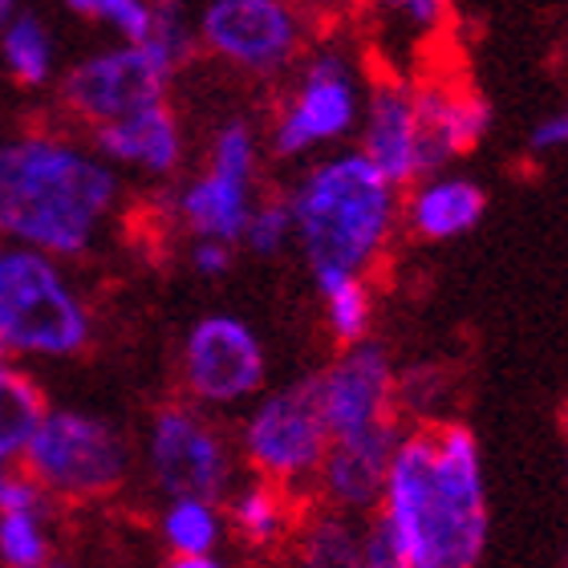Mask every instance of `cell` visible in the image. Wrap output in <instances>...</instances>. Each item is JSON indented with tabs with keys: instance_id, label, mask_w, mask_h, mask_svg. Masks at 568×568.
Segmentation results:
<instances>
[{
	"instance_id": "obj_1",
	"label": "cell",
	"mask_w": 568,
	"mask_h": 568,
	"mask_svg": "<svg viewBox=\"0 0 568 568\" xmlns=\"http://www.w3.org/2000/svg\"><path fill=\"white\" fill-rule=\"evenodd\" d=\"M406 568H479L487 548V479L479 438L463 423H423L398 438L374 511Z\"/></svg>"
},
{
	"instance_id": "obj_2",
	"label": "cell",
	"mask_w": 568,
	"mask_h": 568,
	"mask_svg": "<svg viewBox=\"0 0 568 568\" xmlns=\"http://www.w3.org/2000/svg\"><path fill=\"white\" fill-rule=\"evenodd\" d=\"M122 203V175L90 142L61 131L0 139V244L78 261L94 248Z\"/></svg>"
},
{
	"instance_id": "obj_3",
	"label": "cell",
	"mask_w": 568,
	"mask_h": 568,
	"mask_svg": "<svg viewBox=\"0 0 568 568\" xmlns=\"http://www.w3.org/2000/svg\"><path fill=\"white\" fill-rule=\"evenodd\" d=\"M284 203L293 215V244L305 256L317 293L345 281H366L403 220V191L357 146L308 163Z\"/></svg>"
},
{
	"instance_id": "obj_4",
	"label": "cell",
	"mask_w": 568,
	"mask_h": 568,
	"mask_svg": "<svg viewBox=\"0 0 568 568\" xmlns=\"http://www.w3.org/2000/svg\"><path fill=\"white\" fill-rule=\"evenodd\" d=\"M90 337V305L61 261L0 244V345L9 357H73Z\"/></svg>"
},
{
	"instance_id": "obj_5",
	"label": "cell",
	"mask_w": 568,
	"mask_h": 568,
	"mask_svg": "<svg viewBox=\"0 0 568 568\" xmlns=\"http://www.w3.org/2000/svg\"><path fill=\"white\" fill-rule=\"evenodd\" d=\"M24 475L49 499L94 504L114 496L131 475V443L106 418L49 410L24 447Z\"/></svg>"
},
{
	"instance_id": "obj_6",
	"label": "cell",
	"mask_w": 568,
	"mask_h": 568,
	"mask_svg": "<svg viewBox=\"0 0 568 568\" xmlns=\"http://www.w3.org/2000/svg\"><path fill=\"white\" fill-rule=\"evenodd\" d=\"M366 85L357 78V65L349 49L317 45L301 65L296 78L268 126V151L273 159H305L313 151H329L349 134H357L362 122Z\"/></svg>"
},
{
	"instance_id": "obj_7",
	"label": "cell",
	"mask_w": 568,
	"mask_h": 568,
	"mask_svg": "<svg viewBox=\"0 0 568 568\" xmlns=\"http://www.w3.org/2000/svg\"><path fill=\"white\" fill-rule=\"evenodd\" d=\"M329 447L333 435L321 415L317 378H296L268 390L240 423V455L256 479H268L293 496L313 491Z\"/></svg>"
},
{
	"instance_id": "obj_8",
	"label": "cell",
	"mask_w": 568,
	"mask_h": 568,
	"mask_svg": "<svg viewBox=\"0 0 568 568\" xmlns=\"http://www.w3.org/2000/svg\"><path fill=\"white\" fill-rule=\"evenodd\" d=\"M256 179H261V139L252 122L227 119L207 142V163L183 179L171 195V212L191 240H220L236 248L244 240L248 215L256 207Z\"/></svg>"
},
{
	"instance_id": "obj_9",
	"label": "cell",
	"mask_w": 568,
	"mask_h": 568,
	"mask_svg": "<svg viewBox=\"0 0 568 568\" xmlns=\"http://www.w3.org/2000/svg\"><path fill=\"white\" fill-rule=\"evenodd\" d=\"M195 41L227 70L281 78L305 53V9L296 0H207L195 17Z\"/></svg>"
},
{
	"instance_id": "obj_10",
	"label": "cell",
	"mask_w": 568,
	"mask_h": 568,
	"mask_svg": "<svg viewBox=\"0 0 568 568\" xmlns=\"http://www.w3.org/2000/svg\"><path fill=\"white\" fill-rule=\"evenodd\" d=\"M171 73L146 53L142 45H114L94 49L82 61L58 78V106L70 114L78 126L98 131L110 122H122L146 106L166 102Z\"/></svg>"
},
{
	"instance_id": "obj_11",
	"label": "cell",
	"mask_w": 568,
	"mask_h": 568,
	"mask_svg": "<svg viewBox=\"0 0 568 568\" xmlns=\"http://www.w3.org/2000/svg\"><path fill=\"white\" fill-rule=\"evenodd\" d=\"M146 471L166 499H207L224 504L232 496V447L207 423L200 406L171 403L154 410L146 430Z\"/></svg>"
},
{
	"instance_id": "obj_12",
	"label": "cell",
	"mask_w": 568,
	"mask_h": 568,
	"mask_svg": "<svg viewBox=\"0 0 568 568\" xmlns=\"http://www.w3.org/2000/svg\"><path fill=\"white\" fill-rule=\"evenodd\" d=\"M183 390L200 410H227L264 390L268 357L261 333L236 313H207L183 337Z\"/></svg>"
},
{
	"instance_id": "obj_13",
	"label": "cell",
	"mask_w": 568,
	"mask_h": 568,
	"mask_svg": "<svg viewBox=\"0 0 568 568\" xmlns=\"http://www.w3.org/2000/svg\"><path fill=\"white\" fill-rule=\"evenodd\" d=\"M317 378L321 415L333 438H354L394 423V362L378 342L345 345Z\"/></svg>"
},
{
	"instance_id": "obj_14",
	"label": "cell",
	"mask_w": 568,
	"mask_h": 568,
	"mask_svg": "<svg viewBox=\"0 0 568 568\" xmlns=\"http://www.w3.org/2000/svg\"><path fill=\"white\" fill-rule=\"evenodd\" d=\"M357 151L390 179L394 187H415L423 179L418 159V110L415 82L406 78H382L366 85L362 122H357Z\"/></svg>"
},
{
	"instance_id": "obj_15",
	"label": "cell",
	"mask_w": 568,
	"mask_h": 568,
	"mask_svg": "<svg viewBox=\"0 0 568 568\" xmlns=\"http://www.w3.org/2000/svg\"><path fill=\"white\" fill-rule=\"evenodd\" d=\"M398 438H403L398 423H386L378 430H366V435L354 438H333L329 455L317 471V484H313L325 511H337L349 520L374 516L382 504V491H386V475H390Z\"/></svg>"
},
{
	"instance_id": "obj_16",
	"label": "cell",
	"mask_w": 568,
	"mask_h": 568,
	"mask_svg": "<svg viewBox=\"0 0 568 568\" xmlns=\"http://www.w3.org/2000/svg\"><path fill=\"white\" fill-rule=\"evenodd\" d=\"M90 146L102 163L114 171H139L151 179H171L187 159V139H183V122L171 110V102L146 106L139 114L110 126L90 131Z\"/></svg>"
},
{
	"instance_id": "obj_17",
	"label": "cell",
	"mask_w": 568,
	"mask_h": 568,
	"mask_svg": "<svg viewBox=\"0 0 568 568\" xmlns=\"http://www.w3.org/2000/svg\"><path fill=\"white\" fill-rule=\"evenodd\" d=\"M487 212V191L467 175H438L418 179L410 195L403 200V220L418 240L443 244V240L467 236Z\"/></svg>"
},
{
	"instance_id": "obj_18",
	"label": "cell",
	"mask_w": 568,
	"mask_h": 568,
	"mask_svg": "<svg viewBox=\"0 0 568 568\" xmlns=\"http://www.w3.org/2000/svg\"><path fill=\"white\" fill-rule=\"evenodd\" d=\"M224 520L244 548L268 552V548L284 545V536L293 532V491H284L268 479L232 487Z\"/></svg>"
},
{
	"instance_id": "obj_19",
	"label": "cell",
	"mask_w": 568,
	"mask_h": 568,
	"mask_svg": "<svg viewBox=\"0 0 568 568\" xmlns=\"http://www.w3.org/2000/svg\"><path fill=\"white\" fill-rule=\"evenodd\" d=\"M0 70L21 90H45L58 78V41L37 12L17 9L0 24Z\"/></svg>"
},
{
	"instance_id": "obj_20",
	"label": "cell",
	"mask_w": 568,
	"mask_h": 568,
	"mask_svg": "<svg viewBox=\"0 0 568 568\" xmlns=\"http://www.w3.org/2000/svg\"><path fill=\"white\" fill-rule=\"evenodd\" d=\"M49 415L45 390L24 369L0 366V463L21 459L29 438L37 435L41 418Z\"/></svg>"
},
{
	"instance_id": "obj_21",
	"label": "cell",
	"mask_w": 568,
	"mask_h": 568,
	"mask_svg": "<svg viewBox=\"0 0 568 568\" xmlns=\"http://www.w3.org/2000/svg\"><path fill=\"white\" fill-rule=\"evenodd\" d=\"M159 532L171 557H215V548L224 540L227 520L220 504L207 499H166L159 516Z\"/></svg>"
},
{
	"instance_id": "obj_22",
	"label": "cell",
	"mask_w": 568,
	"mask_h": 568,
	"mask_svg": "<svg viewBox=\"0 0 568 568\" xmlns=\"http://www.w3.org/2000/svg\"><path fill=\"white\" fill-rule=\"evenodd\" d=\"M293 568H362V524L321 511L296 536Z\"/></svg>"
},
{
	"instance_id": "obj_23",
	"label": "cell",
	"mask_w": 568,
	"mask_h": 568,
	"mask_svg": "<svg viewBox=\"0 0 568 568\" xmlns=\"http://www.w3.org/2000/svg\"><path fill=\"white\" fill-rule=\"evenodd\" d=\"M142 49H146L171 78L200 53L187 0H151V33H146Z\"/></svg>"
},
{
	"instance_id": "obj_24",
	"label": "cell",
	"mask_w": 568,
	"mask_h": 568,
	"mask_svg": "<svg viewBox=\"0 0 568 568\" xmlns=\"http://www.w3.org/2000/svg\"><path fill=\"white\" fill-rule=\"evenodd\" d=\"M386 33H394L403 45H423L443 33L450 17V0H369Z\"/></svg>"
},
{
	"instance_id": "obj_25",
	"label": "cell",
	"mask_w": 568,
	"mask_h": 568,
	"mask_svg": "<svg viewBox=\"0 0 568 568\" xmlns=\"http://www.w3.org/2000/svg\"><path fill=\"white\" fill-rule=\"evenodd\" d=\"M325 301V325H329L333 342L342 345H357L366 342L369 321H374V296H369L366 281H345L329 293H321Z\"/></svg>"
},
{
	"instance_id": "obj_26",
	"label": "cell",
	"mask_w": 568,
	"mask_h": 568,
	"mask_svg": "<svg viewBox=\"0 0 568 568\" xmlns=\"http://www.w3.org/2000/svg\"><path fill=\"white\" fill-rule=\"evenodd\" d=\"M78 21L102 24L122 45H142L151 33V0H65Z\"/></svg>"
},
{
	"instance_id": "obj_27",
	"label": "cell",
	"mask_w": 568,
	"mask_h": 568,
	"mask_svg": "<svg viewBox=\"0 0 568 568\" xmlns=\"http://www.w3.org/2000/svg\"><path fill=\"white\" fill-rule=\"evenodd\" d=\"M0 565L4 568L49 565L45 516H37V511H4L0 516Z\"/></svg>"
},
{
	"instance_id": "obj_28",
	"label": "cell",
	"mask_w": 568,
	"mask_h": 568,
	"mask_svg": "<svg viewBox=\"0 0 568 568\" xmlns=\"http://www.w3.org/2000/svg\"><path fill=\"white\" fill-rule=\"evenodd\" d=\"M252 256H276L284 252V244H293V215H288V203L284 195H268V200H256L248 215V227H244V240H240Z\"/></svg>"
},
{
	"instance_id": "obj_29",
	"label": "cell",
	"mask_w": 568,
	"mask_h": 568,
	"mask_svg": "<svg viewBox=\"0 0 568 568\" xmlns=\"http://www.w3.org/2000/svg\"><path fill=\"white\" fill-rule=\"evenodd\" d=\"M4 511H37V516H45L49 496L24 471H9L0 479V516Z\"/></svg>"
},
{
	"instance_id": "obj_30",
	"label": "cell",
	"mask_w": 568,
	"mask_h": 568,
	"mask_svg": "<svg viewBox=\"0 0 568 568\" xmlns=\"http://www.w3.org/2000/svg\"><path fill=\"white\" fill-rule=\"evenodd\" d=\"M362 568H406L390 528L378 516H369V524L362 528Z\"/></svg>"
},
{
	"instance_id": "obj_31",
	"label": "cell",
	"mask_w": 568,
	"mask_h": 568,
	"mask_svg": "<svg viewBox=\"0 0 568 568\" xmlns=\"http://www.w3.org/2000/svg\"><path fill=\"white\" fill-rule=\"evenodd\" d=\"M232 261H236V248H232V244H220V240H191L187 264H191V273L203 276V281L227 276Z\"/></svg>"
},
{
	"instance_id": "obj_32",
	"label": "cell",
	"mask_w": 568,
	"mask_h": 568,
	"mask_svg": "<svg viewBox=\"0 0 568 568\" xmlns=\"http://www.w3.org/2000/svg\"><path fill=\"white\" fill-rule=\"evenodd\" d=\"M528 151H532V154L568 151V106L536 122L532 134H528Z\"/></svg>"
},
{
	"instance_id": "obj_33",
	"label": "cell",
	"mask_w": 568,
	"mask_h": 568,
	"mask_svg": "<svg viewBox=\"0 0 568 568\" xmlns=\"http://www.w3.org/2000/svg\"><path fill=\"white\" fill-rule=\"evenodd\" d=\"M166 568H224L220 557H171Z\"/></svg>"
},
{
	"instance_id": "obj_34",
	"label": "cell",
	"mask_w": 568,
	"mask_h": 568,
	"mask_svg": "<svg viewBox=\"0 0 568 568\" xmlns=\"http://www.w3.org/2000/svg\"><path fill=\"white\" fill-rule=\"evenodd\" d=\"M17 9H21V0H0V24L9 21V17H12Z\"/></svg>"
},
{
	"instance_id": "obj_35",
	"label": "cell",
	"mask_w": 568,
	"mask_h": 568,
	"mask_svg": "<svg viewBox=\"0 0 568 568\" xmlns=\"http://www.w3.org/2000/svg\"><path fill=\"white\" fill-rule=\"evenodd\" d=\"M296 4H301V9H308V4H329V0H296Z\"/></svg>"
},
{
	"instance_id": "obj_36",
	"label": "cell",
	"mask_w": 568,
	"mask_h": 568,
	"mask_svg": "<svg viewBox=\"0 0 568 568\" xmlns=\"http://www.w3.org/2000/svg\"><path fill=\"white\" fill-rule=\"evenodd\" d=\"M45 568H70V565H61V560H49V565Z\"/></svg>"
},
{
	"instance_id": "obj_37",
	"label": "cell",
	"mask_w": 568,
	"mask_h": 568,
	"mask_svg": "<svg viewBox=\"0 0 568 568\" xmlns=\"http://www.w3.org/2000/svg\"><path fill=\"white\" fill-rule=\"evenodd\" d=\"M4 475H9V463H0V479H4Z\"/></svg>"
},
{
	"instance_id": "obj_38",
	"label": "cell",
	"mask_w": 568,
	"mask_h": 568,
	"mask_svg": "<svg viewBox=\"0 0 568 568\" xmlns=\"http://www.w3.org/2000/svg\"><path fill=\"white\" fill-rule=\"evenodd\" d=\"M565 467H568V430H565Z\"/></svg>"
}]
</instances>
